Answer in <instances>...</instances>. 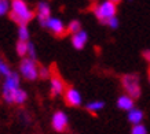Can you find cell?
Listing matches in <instances>:
<instances>
[{"label":"cell","instance_id":"ffe728a7","mask_svg":"<svg viewBox=\"0 0 150 134\" xmlns=\"http://www.w3.org/2000/svg\"><path fill=\"white\" fill-rule=\"evenodd\" d=\"M37 71H39V78L40 80H50V68L43 66L40 62H37Z\"/></svg>","mask_w":150,"mask_h":134},{"label":"cell","instance_id":"7c38bea8","mask_svg":"<svg viewBox=\"0 0 150 134\" xmlns=\"http://www.w3.org/2000/svg\"><path fill=\"white\" fill-rule=\"evenodd\" d=\"M143 119H145V112L142 111L141 108H132L131 111L127 112V121L134 125H139V123H143Z\"/></svg>","mask_w":150,"mask_h":134},{"label":"cell","instance_id":"484cf974","mask_svg":"<svg viewBox=\"0 0 150 134\" xmlns=\"http://www.w3.org/2000/svg\"><path fill=\"white\" fill-rule=\"evenodd\" d=\"M28 54H29L30 59L36 60V48H35L33 43H29V45H28Z\"/></svg>","mask_w":150,"mask_h":134},{"label":"cell","instance_id":"9c48e42d","mask_svg":"<svg viewBox=\"0 0 150 134\" xmlns=\"http://www.w3.org/2000/svg\"><path fill=\"white\" fill-rule=\"evenodd\" d=\"M35 11H36V15H37V18H39L40 25L43 27H47V23L51 19V8H50V6H48V3H46V1L37 3Z\"/></svg>","mask_w":150,"mask_h":134},{"label":"cell","instance_id":"9a60e30c","mask_svg":"<svg viewBox=\"0 0 150 134\" xmlns=\"http://www.w3.org/2000/svg\"><path fill=\"white\" fill-rule=\"evenodd\" d=\"M15 90L17 89L10 88V86H7V85L3 84V93H1V96H3V98H4L6 103L14 104V94H15Z\"/></svg>","mask_w":150,"mask_h":134},{"label":"cell","instance_id":"52a82bcc","mask_svg":"<svg viewBox=\"0 0 150 134\" xmlns=\"http://www.w3.org/2000/svg\"><path fill=\"white\" fill-rule=\"evenodd\" d=\"M64 101L65 104L68 105V107H80L83 103V97L80 92H79L76 88H73V86H66V89L64 92Z\"/></svg>","mask_w":150,"mask_h":134},{"label":"cell","instance_id":"4316f807","mask_svg":"<svg viewBox=\"0 0 150 134\" xmlns=\"http://www.w3.org/2000/svg\"><path fill=\"white\" fill-rule=\"evenodd\" d=\"M142 56H143V59H145L146 62L150 64V49H147V51H145L143 54H142Z\"/></svg>","mask_w":150,"mask_h":134},{"label":"cell","instance_id":"3957f363","mask_svg":"<svg viewBox=\"0 0 150 134\" xmlns=\"http://www.w3.org/2000/svg\"><path fill=\"white\" fill-rule=\"evenodd\" d=\"M121 86L125 90V94L131 96L134 100L139 98L142 94V88H141V78L138 74H124L120 78Z\"/></svg>","mask_w":150,"mask_h":134},{"label":"cell","instance_id":"4fadbf2b","mask_svg":"<svg viewBox=\"0 0 150 134\" xmlns=\"http://www.w3.org/2000/svg\"><path fill=\"white\" fill-rule=\"evenodd\" d=\"M17 116H18V121H19V123H21L22 126L28 127V126L32 125V122H33L32 114L28 111V110H25V108H21V110L17 112Z\"/></svg>","mask_w":150,"mask_h":134},{"label":"cell","instance_id":"5bb4252c","mask_svg":"<svg viewBox=\"0 0 150 134\" xmlns=\"http://www.w3.org/2000/svg\"><path fill=\"white\" fill-rule=\"evenodd\" d=\"M103 108H105V101H102V100H94V101H90V103L86 104V110L90 114H98Z\"/></svg>","mask_w":150,"mask_h":134},{"label":"cell","instance_id":"83f0119b","mask_svg":"<svg viewBox=\"0 0 150 134\" xmlns=\"http://www.w3.org/2000/svg\"><path fill=\"white\" fill-rule=\"evenodd\" d=\"M109 1H112V3H114V4H118L121 0H109Z\"/></svg>","mask_w":150,"mask_h":134},{"label":"cell","instance_id":"7a4b0ae2","mask_svg":"<svg viewBox=\"0 0 150 134\" xmlns=\"http://www.w3.org/2000/svg\"><path fill=\"white\" fill-rule=\"evenodd\" d=\"M91 11L94 13L95 18L99 21L100 25H106L108 19L117 17V4H114L109 0H105L102 3L92 4Z\"/></svg>","mask_w":150,"mask_h":134},{"label":"cell","instance_id":"603a6c76","mask_svg":"<svg viewBox=\"0 0 150 134\" xmlns=\"http://www.w3.org/2000/svg\"><path fill=\"white\" fill-rule=\"evenodd\" d=\"M18 37H19V40H22V41L29 40V31H28L26 26H21L18 29Z\"/></svg>","mask_w":150,"mask_h":134},{"label":"cell","instance_id":"5b68a950","mask_svg":"<svg viewBox=\"0 0 150 134\" xmlns=\"http://www.w3.org/2000/svg\"><path fill=\"white\" fill-rule=\"evenodd\" d=\"M19 71L26 81H35L36 78H39L37 62L30 58H22L19 63Z\"/></svg>","mask_w":150,"mask_h":134},{"label":"cell","instance_id":"8992f818","mask_svg":"<svg viewBox=\"0 0 150 134\" xmlns=\"http://www.w3.org/2000/svg\"><path fill=\"white\" fill-rule=\"evenodd\" d=\"M51 127L57 133H65L69 129V118L64 111H57L51 118Z\"/></svg>","mask_w":150,"mask_h":134},{"label":"cell","instance_id":"44dd1931","mask_svg":"<svg viewBox=\"0 0 150 134\" xmlns=\"http://www.w3.org/2000/svg\"><path fill=\"white\" fill-rule=\"evenodd\" d=\"M131 134H149V131L143 123H139V125H134L131 127Z\"/></svg>","mask_w":150,"mask_h":134},{"label":"cell","instance_id":"30bf717a","mask_svg":"<svg viewBox=\"0 0 150 134\" xmlns=\"http://www.w3.org/2000/svg\"><path fill=\"white\" fill-rule=\"evenodd\" d=\"M116 105H117L118 110H121V111H131L132 108H135V100L131 97V96H128V94H121V96H118L117 101H116Z\"/></svg>","mask_w":150,"mask_h":134},{"label":"cell","instance_id":"277c9868","mask_svg":"<svg viewBox=\"0 0 150 134\" xmlns=\"http://www.w3.org/2000/svg\"><path fill=\"white\" fill-rule=\"evenodd\" d=\"M50 81H51L50 97L54 98V97H57V96L64 94L68 84H66V81H65L64 78H62V75H61L57 63H51V66H50Z\"/></svg>","mask_w":150,"mask_h":134},{"label":"cell","instance_id":"2e32d148","mask_svg":"<svg viewBox=\"0 0 150 134\" xmlns=\"http://www.w3.org/2000/svg\"><path fill=\"white\" fill-rule=\"evenodd\" d=\"M68 34H76V33H79V31L83 30V26H81V22L79 21V19H73V21H70L68 25Z\"/></svg>","mask_w":150,"mask_h":134},{"label":"cell","instance_id":"6da1fadb","mask_svg":"<svg viewBox=\"0 0 150 134\" xmlns=\"http://www.w3.org/2000/svg\"><path fill=\"white\" fill-rule=\"evenodd\" d=\"M11 7L13 10L7 13L8 18L14 23H17L19 27L26 26L35 17H36V11L29 10L26 1L25 0H11Z\"/></svg>","mask_w":150,"mask_h":134},{"label":"cell","instance_id":"d6986e66","mask_svg":"<svg viewBox=\"0 0 150 134\" xmlns=\"http://www.w3.org/2000/svg\"><path fill=\"white\" fill-rule=\"evenodd\" d=\"M28 100V93L22 89H17L15 90V94H14V103L18 104V105H22L25 101Z\"/></svg>","mask_w":150,"mask_h":134},{"label":"cell","instance_id":"8fae6325","mask_svg":"<svg viewBox=\"0 0 150 134\" xmlns=\"http://www.w3.org/2000/svg\"><path fill=\"white\" fill-rule=\"evenodd\" d=\"M70 41H72L73 48L77 49V51H81L86 47L87 41H88V34H87V31L81 30V31H79V33H76V34H73Z\"/></svg>","mask_w":150,"mask_h":134},{"label":"cell","instance_id":"f546056e","mask_svg":"<svg viewBox=\"0 0 150 134\" xmlns=\"http://www.w3.org/2000/svg\"><path fill=\"white\" fill-rule=\"evenodd\" d=\"M128 1H132V0H128Z\"/></svg>","mask_w":150,"mask_h":134},{"label":"cell","instance_id":"f1b7e54d","mask_svg":"<svg viewBox=\"0 0 150 134\" xmlns=\"http://www.w3.org/2000/svg\"><path fill=\"white\" fill-rule=\"evenodd\" d=\"M147 74H149V82H150V70H149V73H147Z\"/></svg>","mask_w":150,"mask_h":134},{"label":"cell","instance_id":"ba28073f","mask_svg":"<svg viewBox=\"0 0 150 134\" xmlns=\"http://www.w3.org/2000/svg\"><path fill=\"white\" fill-rule=\"evenodd\" d=\"M46 29H48V30L51 31V34H52L55 38H59V40L68 36V29L65 27L64 22L58 18H51L50 21H48V23H47Z\"/></svg>","mask_w":150,"mask_h":134},{"label":"cell","instance_id":"7402d4cb","mask_svg":"<svg viewBox=\"0 0 150 134\" xmlns=\"http://www.w3.org/2000/svg\"><path fill=\"white\" fill-rule=\"evenodd\" d=\"M0 73L1 74H4L6 77H8V75H11V70H10V66L7 64V62H6L4 59L0 56Z\"/></svg>","mask_w":150,"mask_h":134},{"label":"cell","instance_id":"ac0fdd59","mask_svg":"<svg viewBox=\"0 0 150 134\" xmlns=\"http://www.w3.org/2000/svg\"><path fill=\"white\" fill-rule=\"evenodd\" d=\"M28 45H29L28 41H22V40L17 41V44H15V51H17V55H18L19 58H25V55L28 54Z\"/></svg>","mask_w":150,"mask_h":134},{"label":"cell","instance_id":"d4e9b609","mask_svg":"<svg viewBox=\"0 0 150 134\" xmlns=\"http://www.w3.org/2000/svg\"><path fill=\"white\" fill-rule=\"evenodd\" d=\"M8 13V3L7 0H0V15H4Z\"/></svg>","mask_w":150,"mask_h":134},{"label":"cell","instance_id":"e0dca14e","mask_svg":"<svg viewBox=\"0 0 150 134\" xmlns=\"http://www.w3.org/2000/svg\"><path fill=\"white\" fill-rule=\"evenodd\" d=\"M4 85L10 86V88H14V89H18L19 86V77L17 73H11V75H8L4 81Z\"/></svg>","mask_w":150,"mask_h":134},{"label":"cell","instance_id":"cb8c5ba5","mask_svg":"<svg viewBox=\"0 0 150 134\" xmlns=\"http://www.w3.org/2000/svg\"><path fill=\"white\" fill-rule=\"evenodd\" d=\"M118 18L117 17H113V18H110V19H108V22H106V26H109L110 29H113V30H116L118 27Z\"/></svg>","mask_w":150,"mask_h":134}]
</instances>
